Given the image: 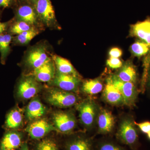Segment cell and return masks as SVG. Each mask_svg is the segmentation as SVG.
I'll list each match as a JSON object with an SVG mask.
<instances>
[{
	"mask_svg": "<svg viewBox=\"0 0 150 150\" xmlns=\"http://www.w3.org/2000/svg\"><path fill=\"white\" fill-rule=\"evenodd\" d=\"M98 132L99 134L106 135L110 134L114 129L115 119L110 111L100 108L97 118Z\"/></svg>",
	"mask_w": 150,
	"mask_h": 150,
	"instance_id": "cell-12",
	"label": "cell"
},
{
	"mask_svg": "<svg viewBox=\"0 0 150 150\" xmlns=\"http://www.w3.org/2000/svg\"><path fill=\"white\" fill-rule=\"evenodd\" d=\"M14 18L24 21L41 31L46 28L39 20L33 6L28 3L20 5L16 9Z\"/></svg>",
	"mask_w": 150,
	"mask_h": 150,
	"instance_id": "cell-7",
	"label": "cell"
},
{
	"mask_svg": "<svg viewBox=\"0 0 150 150\" xmlns=\"http://www.w3.org/2000/svg\"><path fill=\"white\" fill-rule=\"evenodd\" d=\"M82 91L89 95H94L101 92L104 88L103 83L100 78L84 81L81 85Z\"/></svg>",
	"mask_w": 150,
	"mask_h": 150,
	"instance_id": "cell-21",
	"label": "cell"
},
{
	"mask_svg": "<svg viewBox=\"0 0 150 150\" xmlns=\"http://www.w3.org/2000/svg\"><path fill=\"white\" fill-rule=\"evenodd\" d=\"M16 4V0H0V8L4 9L10 8Z\"/></svg>",
	"mask_w": 150,
	"mask_h": 150,
	"instance_id": "cell-31",
	"label": "cell"
},
{
	"mask_svg": "<svg viewBox=\"0 0 150 150\" xmlns=\"http://www.w3.org/2000/svg\"><path fill=\"white\" fill-rule=\"evenodd\" d=\"M34 28L37 29L24 21L16 20L13 18V21L10 25L7 33L15 36Z\"/></svg>",
	"mask_w": 150,
	"mask_h": 150,
	"instance_id": "cell-25",
	"label": "cell"
},
{
	"mask_svg": "<svg viewBox=\"0 0 150 150\" xmlns=\"http://www.w3.org/2000/svg\"><path fill=\"white\" fill-rule=\"evenodd\" d=\"M35 150H60L56 142L50 138H44L35 145Z\"/></svg>",
	"mask_w": 150,
	"mask_h": 150,
	"instance_id": "cell-27",
	"label": "cell"
},
{
	"mask_svg": "<svg viewBox=\"0 0 150 150\" xmlns=\"http://www.w3.org/2000/svg\"><path fill=\"white\" fill-rule=\"evenodd\" d=\"M42 86L32 75L24 76L19 81L17 94L23 99L32 98L41 90Z\"/></svg>",
	"mask_w": 150,
	"mask_h": 150,
	"instance_id": "cell-8",
	"label": "cell"
},
{
	"mask_svg": "<svg viewBox=\"0 0 150 150\" xmlns=\"http://www.w3.org/2000/svg\"><path fill=\"white\" fill-rule=\"evenodd\" d=\"M51 57L55 64L56 71L61 74L81 77V75L68 59L53 53L51 54Z\"/></svg>",
	"mask_w": 150,
	"mask_h": 150,
	"instance_id": "cell-18",
	"label": "cell"
},
{
	"mask_svg": "<svg viewBox=\"0 0 150 150\" xmlns=\"http://www.w3.org/2000/svg\"><path fill=\"white\" fill-rule=\"evenodd\" d=\"M13 21V18L8 21L1 22H0V35L7 32L10 25Z\"/></svg>",
	"mask_w": 150,
	"mask_h": 150,
	"instance_id": "cell-32",
	"label": "cell"
},
{
	"mask_svg": "<svg viewBox=\"0 0 150 150\" xmlns=\"http://www.w3.org/2000/svg\"><path fill=\"white\" fill-rule=\"evenodd\" d=\"M106 81L115 86L120 91L123 96L124 105L129 107L135 106L139 93L136 84L123 81L115 74L108 76Z\"/></svg>",
	"mask_w": 150,
	"mask_h": 150,
	"instance_id": "cell-4",
	"label": "cell"
},
{
	"mask_svg": "<svg viewBox=\"0 0 150 150\" xmlns=\"http://www.w3.org/2000/svg\"><path fill=\"white\" fill-rule=\"evenodd\" d=\"M147 134V138L148 139H149V140L150 141V131Z\"/></svg>",
	"mask_w": 150,
	"mask_h": 150,
	"instance_id": "cell-37",
	"label": "cell"
},
{
	"mask_svg": "<svg viewBox=\"0 0 150 150\" xmlns=\"http://www.w3.org/2000/svg\"><path fill=\"white\" fill-rule=\"evenodd\" d=\"M56 68L51 58L43 64L32 71L31 75L39 82H51L56 73Z\"/></svg>",
	"mask_w": 150,
	"mask_h": 150,
	"instance_id": "cell-13",
	"label": "cell"
},
{
	"mask_svg": "<svg viewBox=\"0 0 150 150\" xmlns=\"http://www.w3.org/2000/svg\"><path fill=\"white\" fill-rule=\"evenodd\" d=\"M139 134L134 118L132 116H126L120 121L116 137L121 143L133 150H137L139 145Z\"/></svg>",
	"mask_w": 150,
	"mask_h": 150,
	"instance_id": "cell-2",
	"label": "cell"
},
{
	"mask_svg": "<svg viewBox=\"0 0 150 150\" xmlns=\"http://www.w3.org/2000/svg\"><path fill=\"white\" fill-rule=\"evenodd\" d=\"M22 122L23 116L21 112L17 109L11 110L6 118V125L8 129H18L21 126Z\"/></svg>",
	"mask_w": 150,
	"mask_h": 150,
	"instance_id": "cell-24",
	"label": "cell"
},
{
	"mask_svg": "<svg viewBox=\"0 0 150 150\" xmlns=\"http://www.w3.org/2000/svg\"><path fill=\"white\" fill-rule=\"evenodd\" d=\"M100 108L93 100L90 98L84 100L76 105L81 123L87 129H92L96 123Z\"/></svg>",
	"mask_w": 150,
	"mask_h": 150,
	"instance_id": "cell-5",
	"label": "cell"
},
{
	"mask_svg": "<svg viewBox=\"0 0 150 150\" xmlns=\"http://www.w3.org/2000/svg\"><path fill=\"white\" fill-rule=\"evenodd\" d=\"M148 85H149V90L150 92V67L149 70V73H148Z\"/></svg>",
	"mask_w": 150,
	"mask_h": 150,
	"instance_id": "cell-36",
	"label": "cell"
},
{
	"mask_svg": "<svg viewBox=\"0 0 150 150\" xmlns=\"http://www.w3.org/2000/svg\"><path fill=\"white\" fill-rule=\"evenodd\" d=\"M98 150H126L113 142H104L99 144Z\"/></svg>",
	"mask_w": 150,
	"mask_h": 150,
	"instance_id": "cell-28",
	"label": "cell"
},
{
	"mask_svg": "<svg viewBox=\"0 0 150 150\" xmlns=\"http://www.w3.org/2000/svg\"><path fill=\"white\" fill-rule=\"evenodd\" d=\"M22 134L16 131H10L0 141V150H16L22 144Z\"/></svg>",
	"mask_w": 150,
	"mask_h": 150,
	"instance_id": "cell-15",
	"label": "cell"
},
{
	"mask_svg": "<svg viewBox=\"0 0 150 150\" xmlns=\"http://www.w3.org/2000/svg\"><path fill=\"white\" fill-rule=\"evenodd\" d=\"M130 35L137 38L150 46V18L131 25Z\"/></svg>",
	"mask_w": 150,
	"mask_h": 150,
	"instance_id": "cell-14",
	"label": "cell"
},
{
	"mask_svg": "<svg viewBox=\"0 0 150 150\" xmlns=\"http://www.w3.org/2000/svg\"><path fill=\"white\" fill-rule=\"evenodd\" d=\"M46 106L37 98L33 100L27 105L25 109L26 118L29 121L39 119L46 114Z\"/></svg>",
	"mask_w": 150,
	"mask_h": 150,
	"instance_id": "cell-19",
	"label": "cell"
},
{
	"mask_svg": "<svg viewBox=\"0 0 150 150\" xmlns=\"http://www.w3.org/2000/svg\"><path fill=\"white\" fill-rule=\"evenodd\" d=\"M123 62L119 58L110 57L106 61L108 67L112 69H119L123 65Z\"/></svg>",
	"mask_w": 150,
	"mask_h": 150,
	"instance_id": "cell-29",
	"label": "cell"
},
{
	"mask_svg": "<svg viewBox=\"0 0 150 150\" xmlns=\"http://www.w3.org/2000/svg\"><path fill=\"white\" fill-rule=\"evenodd\" d=\"M56 130L54 126L47 120L38 119L29 124L25 131L32 139L40 140L51 131Z\"/></svg>",
	"mask_w": 150,
	"mask_h": 150,
	"instance_id": "cell-11",
	"label": "cell"
},
{
	"mask_svg": "<svg viewBox=\"0 0 150 150\" xmlns=\"http://www.w3.org/2000/svg\"><path fill=\"white\" fill-rule=\"evenodd\" d=\"M150 50V46L141 40H137L130 46V52L133 56L140 57L148 54Z\"/></svg>",
	"mask_w": 150,
	"mask_h": 150,
	"instance_id": "cell-26",
	"label": "cell"
},
{
	"mask_svg": "<svg viewBox=\"0 0 150 150\" xmlns=\"http://www.w3.org/2000/svg\"><path fill=\"white\" fill-rule=\"evenodd\" d=\"M53 120L56 130L68 134L72 132L76 126V119L72 112L57 111L53 114Z\"/></svg>",
	"mask_w": 150,
	"mask_h": 150,
	"instance_id": "cell-10",
	"label": "cell"
},
{
	"mask_svg": "<svg viewBox=\"0 0 150 150\" xmlns=\"http://www.w3.org/2000/svg\"><path fill=\"white\" fill-rule=\"evenodd\" d=\"M19 150H30L28 145L27 143H23L21 146Z\"/></svg>",
	"mask_w": 150,
	"mask_h": 150,
	"instance_id": "cell-34",
	"label": "cell"
},
{
	"mask_svg": "<svg viewBox=\"0 0 150 150\" xmlns=\"http://www.w3.org/2000/svg\"><path fill=\"white\" fill-rule=\"evenodd\" d=\"M81 77L65 74L56 71L51 83L57 88L71 92H77L81 84Z\"/></svg>",
	"mask_w": 150,
	"mask_h": 150,
	"instance_id": "cell-9",
	"label": "cell"
},
{
	"mask_svg": "<svg viewBox=\"0 0 150 150\" xmlns=\"http://www.w3.org/2000/svg\"><path fill=\"white\" fill-rule=\"evenodd\" d=\"M47 102L56 107L67 108L77 103L79 98L74 93L63 90L58 88L48 90L46 95Z\"/></svg>",
	"mask_w": 150,
	"mask_h": 150,
	"instance_id": "cell-6",
	"label": "cell"
},
{
	"mask_svg": "<svg viewBox=\"0 0 150 150\" xmlns=\"http://www.w3.org/2000/svg\"><path fill=\"white\" fill-rule=\"evenodd\" d=\"M41 32L40 30L34 28L15 35L13 38L11 45L14 46H27L33 38Z\"/></svg>",
	"mask_w": 150,
	"mask_h": 150,
	"instance_id": "cell-22",
	"label": "cell"
},
{
	"mask_svg": "<svg viewBox=\"0 0 150 150\" xmlns=\"http://www.w3.org/2000/svg\"><path fill=\"white\" fill-rule=\"evenodd\" d=\"M135 124L142 133L147 134L150 131V121H145L141 123H137L135 121Z\"/></svg>",
	"mask_w": 150,
	"mask_h": 150,
	"instance_id": "cell-30",
	"label": "cell"
},
{
	"mask_svg": "<svg viewBox=\"0 0 150 150\" xmlns=\"http://www.w3.org/2000/svg\"><path fill=\"white\" fill-rule=\"evenodd\" d=\"M123 52L122 50L117 47H114L110 49L109 52V55L110 57L119 58L122 56Z\"/></svg>",
	"mask_w": 150,
	"mask_h": 150,
	"instance_id": "cell-33",
	"label": "cell"
},
{
	"mask_svg": "<svg viewBox=\"0 0 150 150\" xmlns=\"http://www.w3.org/2000/svg\"><path fill=\"white\" fill-rule=\"evenodd\" d=\"M115 74L123 81L137 84L138 81L137 68L131 61H128L123 63Z\"/></svg>",
	"mask_w": 150,
	"mask_h": 150,
	"instance_id": "cell-17",
	"label": "cell"
},
{
	"mask_svg": "<svg viewBox=\"0 0 150 150\" xmlns=\"http://www.w3.org/2000/svg\"><path fill=\"white\" fill-rule=\"evenodd\" d=\"M51 47L49 43L43 40L30 46L25 52L22 63L33 71L51 59Z\"/></svg>",
	"mask_w": 150,
	"mask_h": 150,
	"instance_id": "cell-1",
	"label": "cell"
},
{
	"mask_svg": "<svg viewBox=\"0 0 150 150\" xmlns=\"http://www.w3.org/2000/svg\"><path fill=\"white\" fill-rule=\"evenodd\" d=\"M38 0H25L26 3L30 4L33 5L35 4V2L37 1Z\"/></svg>",
	"mask_w": 150,
	"mask_h": 150,
	"instance_id": "cell-35",
	"label": "cell"
},
{
	"mask_svg": "<svg viewBox=\"0 0 150 150\" xmlns=\"http://www.w3.org/2000/svg\"><path fill=\"white\" fill-rule=\"evenodd\" d=\"M102 97L106 103L114 106L124 105L123 96L118 89L108 82L103 90Z\"/></svg>",
	"mask_w": 150,
	"mask_h": 150,
	"instance_id": "cell-16",
	"label": "cell"
},
{
	"mask_svg": "<svg viewBox=\"0 0 150 150\" xmlns=\"http://www.w3.org/2000/svg\"><path fill=\"white\" fill-rule=\"evenodd\" d=\"M65 148V150H93L92 140L83 136H78L68 140Z\"/></svg>",
	"mask_w": 150,
	"mask_h": 150,
	"instance_id": "cell-20",
	"label": "cell"
},
{
	"mask_svg": "<svg viewBox=\"0 0 150 150\" xmlns=\"http://www.w3.org/2000/svg\"><path fill=\"white\" fill-rule=\"evenodd\" d=\"M13 37V35L7 33L0 35L1 62L3 65L5 64L8 57L10 54L11 50V45Z\"/></svg>",
	"mask_w": 150,
	"mask_h": 150,
	"instance_id": "cell-23",
	"label": "cell"
},
{
	"mask_svg": "<svg viewBox=\"0 0 150 150\" xmlns=\"http://www.w3.org/2000/svg\"><path fill=\"white\" fill-rule=\"evenodd\" d=\"M33 6L39 20L45 28L53 30L62 29L56 19L51 0H38Z\"/></svg>",
	"mask_w": 150,
	"mask_h": 150,
	"instance_id": "cell-3",
	"label": "cell"
}]
</instances>
